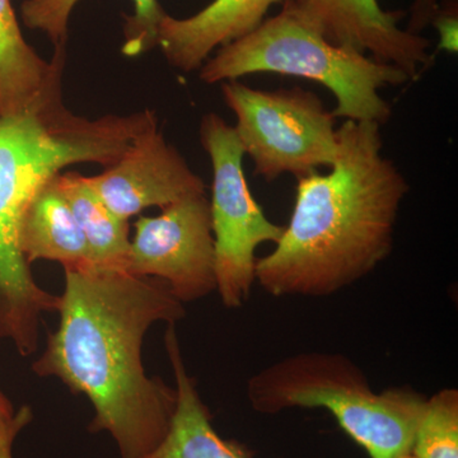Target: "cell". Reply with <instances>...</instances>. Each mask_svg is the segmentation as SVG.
Listing matches in <instances>:
<instances>
[{"label":"cell","mask_w":458,"mask_h":458,"mask_svg":"<svg viewBox=\"0 0 458 458\" xmlns=\"http://www.w3.org/2000/svg\"><path fill=\"white\" fill-rule=\"evenodd\" d=\"M59 327L32 364L84 394L95 415L89 429L113 437L122 458H144L158 447L176 410V388L147 376L141 346L156 322L185 318L164 280L90 267L64 270Z\"/></svg>","instance_id":"6da1fadb"},{"label":"cell","mask_w":458,"mask_h":458,"mask_svg":"<svg viewBox=\"0 0 458 458\" xmlns=\"http://www.w3.org/2000/svg\"><path fill=\"white\" fill-rule=\"evenodd\" d=\"M381 126L346 120L328 174L297 179L293 212L256 282L273 297H330L391 255L408 180L382 155Z\"/></svg>","instance_id":"7a4b0ae2"},{"label":"cell","mask_w":458,"mask_h":458,"mask_svg":"<svg viewBox=\"0 0 458 458\" xmlns=\"http://www.w3.org/2000/svg\"><path fill=\"white\" fill-rule=\"evenodd\" d=\"M157 123L150 110L87 119L63 98L29 113L0 114V340L13 344L22 357L38 351L42 315L59 306V297L36 283L21 250L27 205L68 165H114Z\"/></svg>","instance_id":"3957f363"},{"label":"cell","mask_w":458,"mask_h":458,"mask_svg":"<svg viewBox=\"0 0 458 458\" xmlns=\"http://www.w3.org/2000/svg\"><path fill=\"white\" fill-rule=\"evenodd\" d=\"M255 31L216 50L199 69L201 82L216 84L243 75L274 73L304 78L335 96L334 116L384 125L393 108L379 89L403 86L410 77L397 66L328 41L292 0Z\"/></svg>","instance_id":"277c9868"},{"label":"cell","mask_w":458,"mask_h":458,"mask_svg":"<svg viewBox=\"0 0 458 458\" xmlns=\"http://www.w3.org/2000/svg\"><path fill=\"white\" fill-rule=\"evenodd\" d=\"M255 411L327 409L369 458H397L411 452L427 397L411 387L377 394L363 370L339 352H310L286 357L247 384Z\"/></svg>","instance_id":"5b68a950"},{"label":"cell","mask_w":458,"mask_h":458,"mask_svg":"<svg viewBox=\"0 0 458 458\" xmlns=\"http://www.w3.org/2000/svg\"><path fill=\"white\" fill-rule=\"evenodd\" d=\"M222 95L256 176L267 182L283 174L301 179L335 162L336 117L316 93L300 87L255 89L236 80L222 83Z\"/></svg>","instance_id":"8992f818"},{"label":"cell","mask_w":458,"mask_h":458,"mask_svg":"<svg viewBox=\"0 0 458 458\" xmlns=\"http://www.w3.org/2000/svg\"><path fill=\"white\" fill-rule=\"evenodd\" d=\"M201 146L213 168L210 218L216 254V289L227 309H240L256 282V250L276 242L284 225L267 218L256 201L243 171L242 146L233 126L219 114H205Z\"/></svg>","instance_id":"52a82bcc"},{"label":"cell","mask_w":458,"mask_h":458,"mask_svg":"<svg viewBox=\"0 0 458 458\" xmlns=\"http://www.w3.org/2000/svg\"><path fill=\"white\" fill-rule=\"evenodd\" d=\"M135 222L125 273L164 280L181 302H194L216 289L210 205L195 195Z\"/></svg>","instance_id":"ba28073f"},{"label":"cell","mask_w":458,"mask_h":458,"mask_svg":"<svg viewBox=\"0 0 458 458\" xmlns=\"http://www.w3.org/2000/svg\"><path fill=\"white\" fill-rule=\"evenodd\" d=\"M87 180L108 209L128 222L147 208L164 209L205 194L203 179L165 140L158 123L138 134L114 165Z\"/></svg>","instance_id":"9c48e42d"},{"label":"cell","mask_w":458,"mask_h":458,"mask_svg":"<svg viewBox=\"0 0 458 458\" xmlns=\"http://www.w3.org/2000/svg\"><path fill=\"white\" fill-rule=\"evenodd\" d=\"M328 41L397 66L415 81L432 68L430 41L400 27L403 11H385L378 0H292Z\"/></svg>","instance_id":"30bf717a"},{"label":"cell","mask_w":458,"mask_h":458,"mask_svg":"<svg viewBox=\"0 0 458 458\" xmlns=\"http://www.w3.org/2000/svg\"><path fill=\"white\" fill-rule=\"evenodd\" d=\"M284 0H213L198 13L174 18L165 13L157 47L168 64L183 73L199 71L216 50L245 38L267 20L273 5Z\"/></svg>","instance_id":"8fae6325"},{"label":"cell","mask_w":458,"mask_h":458,"mask_svg":"<svg viewBox=\"0 0 458 458\" xmlns=\"http://www.w3.org/2000/svg\"><path fill=\"white\" fill-rule=\"evenodd\" d=\"M66 47L50 62L27 44L11 0H0V114L29 113L63 98Z\"/></svg>","instance_id":"7c38bea8"},{"label":"cell","mask_w":458,"mask_h":458,"mask_svg":"<svg viewBox=\"0 0 458 458\" xmlns=\"http://www.w3.org/2000/svg\"><path fill=\"white\" fill-rule=\"evenodd\" d=\"M165 344L176 379V410L164 441L144 458H250L242 445L214 429L209 409L183 363L174 325H168Z\"/></svg>","instance_id":"4fadbf2b"},{"label":"cell","mask_w":458,"mask_h":458,"mask_svg":"<svg viewBox=\"0 0 458 458\" xmlns=\"http://www.w3.org/2000/svg\"><path fill=\"white\" fill-rule=\"evenodd\" d=\"M56 177L36 191L21 225V250L26 260L57 261L64 270L93 267L89 246Z\"/></svg>","instance_id":"5bb4252c"},{"label":"cell","mask_w":458,"mask_h":458,"mask_svg":"<svg viewBox=\"0 0 458 458\" xmlns=\"http://www.w3.org/2000/svg\"><path fill=\"white\" fill-rule=\"evenodd\" d=\"M56 181L82 231L93 267L125 271L131 250L129 222L108 209L86 176L60 172Z\"/></svg>","instance_id":"9a60e30c"},{"label":"cell","mask_w":458,"mask_h":458,"mask_svg":"<svg viewBox=\"0 0 458 458\" xmlns=\"http://www.w3.org/2000/svg\"><path fill=\"white\" fill-rule=\"evenodd\" d=\"M81 0H25L21 17L27 29L44 32L54 47H66L68 25ZM134 13L125 17L123 54L140 56L157 47L158 26L165 12L158 0H132Z\"/></svg>","instance_id":"2e32d148"},{"label":"cell","mask_w":458,"mask_h":458,"mask_svg":"<svg viewBox=\"0 0 458 458\" xmlns=\"http://www.w3.org/2000/svg\"><path fill=\"white\" fill-rule=\"evenodd\" d=\"M418 458H458V390L427 397L411 452Z\"/></svg>","instance_id":"e0dca14e"},{"label":"cell","mask_w":458,"mask_h":458,"mask_svg":"<svg viewBox=\"0 0 458 458\" xmlns=\"http://www.w3.org/2000/svg\"><path fill=\"white\" fill-rule=\"evenodd\" d=\"M29 406L14 409L13 403L0 388V457L13 454V445L18 434L32 421Z\"/></svg>","instance_id":"ac0fdd59"},{"label":"cell","mask_w":458,"mask_h":458,"mask_svg":"<svg viewBox=\"0 0 458 458\" xmlns=\"http://www.w3.org/2000/svg\"><path fill=\"white\" fill-rule=\"evenodd\" d=\"M457 0H441L432 22L439 35V50L457 53Z\"/></svg>","instance_id":"d6986e66"},{"label":"cell","mask_w":458,"mask_h":458,"mask_svg":"<svg viewBox=\"0 0 458 458\" xmlns=\"http://www.w3.org/2000/svg\"><path fill=\"white\" fill-rule=\"evenodd\" d=\"M439 3L441 0H412L409 12H406V17H408L406 31L421 35L428 27L432 26Z\"/></svg>","instance_id":"ffe728a7"},{"label":"cell","mask_w":458,"mask_h":458,"mask_svg":"<svg viewBox=\"0 0 458 458\" xmlns=\"http://www.w3.org/2000/svg\"><path fill=\"white\" fill-rule=\"evenodd\" d=\"M397 458H418V457H415L414 454H403V456H400Z\"/></svg>","instance_id":"44dd1931"},{"label":"cell","mask_w":458,"mask_h":458,"mask_svg":"<svg viewBox=\"0 0 458 458\" xmlns=\"http://www.w3.org/2000/svg\"><path fill=\"white\" fill-rule=\"evenodd\" d=\"M0 458H13V454H7V456H3Z\"/></svg>","instance_id":"7402d4cb"}]
</instances>
